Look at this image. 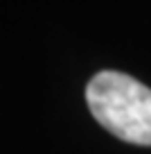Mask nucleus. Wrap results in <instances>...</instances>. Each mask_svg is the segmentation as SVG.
Segmentation results:
<instances>
[{"instance_id":"f257e3e1","label":"nucleus","mask_w":151,"mask_h":154,"mask_svg":"<svg viewBox=\"0 0 151 154\" xmlns=\"http://www.w3.org/2000/svg\"><path fill=\"white\" fill-rule=\"evenodd\" d=\"M93 118L113 136L151 145V88L117 70H102L86 86Z\"/></svg>"}]
</instances>
